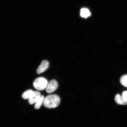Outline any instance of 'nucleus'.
Listing matches in <instances>:
<instances>
[{
	"mask_svg": "<svg viewBox=\"0 0 127 127\" xmlns=\"http://www.w3.org/2000/svg\"><path fill=\"white\" fill-rule=\"evenodd\" d=\"M60 103V99L59 96L56 95H51L44 98L43 104L46 108L52 109L58 107Z\"/></svg>",
	"mask_w": 127,
	"mask_h": 127,
	"instance_id": "f257e3e1",
	"label": "nucleus"
},
{
	"mask_svg": "<svg viewBox=\"0 0 127 127\" xmlns=\"http://www.w3.org/2000/svg\"><path fill=\"white\" fill-rule=\"evenodd\" d=\"M41 96V94L39 92L37 91H34L28 99L29 104L32 105L36 103L40 99Z\"/></svg>",
	"mask_w": 127,
	"mask_h": 127,
	"instance_id": "20e7f679",
	"label": "nucleus"
},
{
	"mask_svg": "<svg viewBox=\"0 0 127 127\" xmlns=\"http://www.w3.org/2000/svg\"><path fill=\"white\" fill-rule=\"evenodd\" d=\"M49 67V63L47 60H44L41 63L36 70V73L40 74L47 70Z\"/></svg>",
	"mask_w": 127,
	"mask_h": 127,
	"instance_id": "39448f33",
	"label": "nucleus"
},
{
	"mask_svg": "<svg viewBox=\"0 0 127 127\" xmlns=\"http://www.w3.org/2000/svg\"><path fill=\"white\" fill-rule=\"evenodd\" d=\"M115 101L117 104L120 105H127V101L123 99V97L120 95L117 94L115 98Z\"/></svg>",
	"mask_w": 127,
	"mask_h": 127,
	"instance_id": "423d86ee",
	"label": "nucleus"
},
{
	"mask_svg": "<svg viewBox=\"0 0 127 127\" xmlns=\"http://www.w3.org/2000/svg\"><path fill=\"white\" fill-rule=\"evenodd\" d=\"M58 82L55 79H53L48 83L46 88V91L48 93H51L55 91L58 89Z\"/></svg>",
	"mask_w": 127,
	"mask_h": 127,
	"instance_id": "7ed1b4c3",
	"label": "nucleus"
},
{
	"mask_svg": "<svg viewBox=\"0 0 127 127\" xmlns=\"http://www.w3.org/2000/svg\"><path fill=\"white\" fill-rule=\"evenodd\" d=\"M120 82L122 85L127 88V75L122 76L120 79Z\"/></svg>",
	"mask_w": 127,
	"mask_h": 127,
	"instance_id": "9d476101",
	"label": "nucleus"
},
{
	"mask_svg": "<svg viewBox=\"0 0 127 127\" xmlns=\"http://www.w3.org/2000/svg\"><path fill=\"white\" fill-rule=\"evenodd\" d=\"M80 15L81 17L84 18H87L91 15V13L88 9L83 8L81 9Z\"/></svg>",
	"mask_w": 127,
	"mask_h": 127,
	"instance_id": "0eeeda50",
	"label": "nucleus"
},
{
	"mask_svg": "<svg viewBox=\"0 0 127 127\" xmlns=\"http://www.w3.org/2000/svg\"><path fill=\"white\" fill-rule=\"evenodd\" d=\"M34 91L32 90H29L25 91L22 95V97L25 99H28Z\"/></svg>",
	"mask_w": 127,
	"mask_h": 127,
	"instance_id": "1a4fd4ad",
	"label": "nucleus"
},
{
	"mask_svg": "<svg viewBox=\"0 0 127 127\" xmlns=\"http://www.w3.org/2000/svg\"><path fill=\"white\" fill-rule=\"evenodd\" d=\"M47 80L43 77H39L36 78L33 82V85L36 90L42 91L46 89L47 85Z\"/></svg>",
	"mask_w": 127,
	"mask_h": 127,
	"instance_id": "f03ea898",
	"label": "nucleus"
},
{
	"mask_svg": "<svg viewBox=\"0 0 127 127\" xmlns=\"http://www.w3.org/2000/svg\"><path fill=\"white\" fill-rule=\"evenodd\" d=\"M122 97L125 100L127 101V91H124L122 93Z\"/></svg>",
	"mask_w": 127,
	"mask_h": 127,
	"instance_id": "9b49d317",
	"label": "nucleus"
},
{
	"mask_svg": "<svg viewBox=\"0 0 127 127\" xmlns=\"http://www.w3.org/2000/svg\"><path fill=\"white\" fill-rule=\"evenodd\" d=\"M44 97L43 95L41 96L40 99L35 104L34 108L36 109H39L40 108L42 104H43Z\"/></svg>",
	"mask_w": 127,
	"mask_h": 127,
	"instance_id": "6e6552de",
	"label": "nucleus"
}]
</instances>
